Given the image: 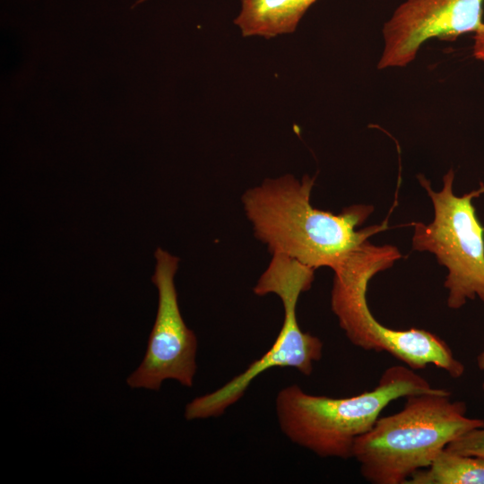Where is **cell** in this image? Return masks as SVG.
Listing matches in <instances>:
<instances>
[{"mask_svg": "<svg viewBox=\"0 0 484 484\" xmlns=\"http://www.w3.org/2000/svg\"><path fill=\"white\" fill-rule=\"evenodd\" d=\"M315 177L292 175L266 178L242 195L255 237L272 255L281 254L315 270L343 264L368 238L388 229V220L358 229L374 211L372 205L345 207L340 213L310 203Z\"/></svg>", "mask_w": 484, "mask_h": 484, "instance_id": "cell-1", "label": "cell"}, {"mask_svg": "<svg viewBox=\"0 0 484 484\" xmlns=\"http://www.w3.org/2000/svg\"><path fill=\"white\" fill-rule=\"evenodd\" d=\"M407 366H392L373 390L332 398L291 385L279 391L275 411L280 428L294 444L320 457L352 458L356 439L367 432L382 411L402 397L444 393Z\"/></svg>", "mask_w": 484, "mask_h": 484, "instance_id": "cell-2", "label": "cell"}, {"mask_svg": "<svg viewBox=\"0 0 484 484\" xmlns=\"http://www.w3.org/2000/svg\"><path fill=\"white\" fill-rule=\"evenodd\" d=\"M450 396L449 391L411 395L402 411L379 417L353 445L363 478L374 484H405L449 443L483 425V419L467 416L464 402Z\"/></svg>", "mask_w": 484, "mask_h": 484, "instance_id": "cell-3", "label": "cell"}, {"mask_svg": "<svg viewBox=\"0 0 484 484\" xmlns=\"http://www.w3.org/2000/svg\"><path fill=\"white\" fill-rule=\"evenodd\" d=\"M272 259L258 279L254 292L257 296L272 293L282 303L284 319L272 347L215 391L194 398L186 406L188 420L221 416L244 395L251 383L273 367H293L305 376L312 374L314 363L323 356V341L298 324L296 307L301 293L307 291L315 279V269L281 254Z\"/></svg>", "mask_w": 484, "mask_h": 484, "instance_id": "cell-4", "label": "cell"}, {"mask_svg": "<svg viewBox=\"0 0 484 484\" xmlns=\"http://www.w3.org/2000/svg\"><path fill=\"white\" fill-rule=\"evenodd\" d=\"M434 208L429 224L413 222L412 248L433 254L447 269L444 287L447 306L459 309L477 297L484 304V226L476 215L472 200L484 194V184L462 196L453 191L454 172L443 177V187L436 192L424 176H418Z\"/></svg>", "mask_w": 484, "mask_h": 484, "instance_id": "cell-5", "label": "cell"}, {"mask_svg": "<svg viewBox=\"0 0 484 484\" xmlns=\"http://www.w3.org/2000/svg\"><path fill=\"white\" fill-rule=\"evenodd\" d=\"M372 278L368 270L359 268L333 279L331 307L348 340L367 351L388 352L413 370L433 365L461 377L464 365L440 337L424 329L389 328L374 317L367 301Z\"/></svg>", "mask_w": 484, "mask_h": 484, "instance_id": "cell-6", "label": "cell"}, {"mask_svg": "<svg viewBox=\"0 0 484 484\" xmlns=\"http://www.w3.org/2000/svg\"><path fill=\"white\" fill-rule=\"evenodd\" d=\"M151 281L158 289L156 319L149 336L145 356L127 378L132 388L159 390L163 381L174 379L193 386L196 372L197 339L181 315L174 277L179 258L158 247Z\"/></svg>", "mask_w": 484, "mask_h": 484, "instance_id": "cell-7", "label": "cell"}, {"mask_svg": "<svg viewBox=\"0 0 484 484\" xmlns=\"http://www.w3.org/2000/svg\"><path fill=\"white\" fill-rule=\"evenodd\" d=\"M484 0H405L383 27L377 68L404 67L427 40L454 41L483 24Z\"/></svg>", "mask_w": 484, "mask_h": 484, "instance_id": "cell-8", "label": "cell"}, {"mask_svg": "<svg viewBox=\"0 0 484 484\" xmlns=\"http://www.w3.org/2000/svg\"><path fill=\"white\" fill-rule=\"evenodd\" d=\"M316 0H241L234 23L244 37L273 38L295 31Z\"/></svg>", "mask_w": 484, "mask_h": 484, "instance_id": "cell-9", "label": "cell"}, {"mask_svg": "<svg viewBox=\"0 0 484 484\" xmlns=\"http://www.w3.org/2000/svg\"><path fill=\"white\" fill-rule=\"evenodd\" d=\"M405 484H484V458L444 448L426 468Z\"/></svg>", "mask_w": 484, "mask_h": 484, "instance_id": "cell-10", "label": "cell"}, {"mask_svg": "<svg viewBox=\"0 0 484 484\" xmlns=\"http://www.w3.org/2000/svg\"><path fill=\"white\" fill-rule=\"evenodd\" d=\"M445 448L461 454L484 458V422L482 426L457 437Z\"/></svg>", "mask_w": 484, "mask_h": 484, "instance_id": "cell-11", "label": "cell"}, {"mask_svg": "<svg viewBox=\"0 0 484 484\" xmlns=\"http://www.w3.org/2000/svg\"><path fill=\"white\" fill-rule=\"evenodd\" d=\"M474 33L473 56L484 62V22Z\"/></svg>", "mask_w": 484, "mask_h": 484, "instance_id": "cell-12", "label": "cell"}, {"mask_svg": "<svg viewBox=\"0 0 484 484\" xmlns=\"http://www.w3.org/2000/svg\"><path fill=\"white\" fill-rule=\"evenodd\" d=\"M476 361L479 369L484 374V349L478 354ZM482 390L484 391V382L482 384Z\"/></svg>", "mask_w": 484, "mask_h": 484, "instance_id": "cell-13", "label": "cell"}, {"mask_svg": "<svg viewBox=\"0 0 484 484\" xmlns=\"http://www.w3.org/2000/svg\"><path fill=\"white\" fill-rule=\"evenodd\" d=\"M143 1H144V0H139V1L137 2V4L142 3Z\"/></svg>", "mask_w": 484, "mask_h": 484, "instance_id": "cell-14", "label": "cell"}]
</instances>
